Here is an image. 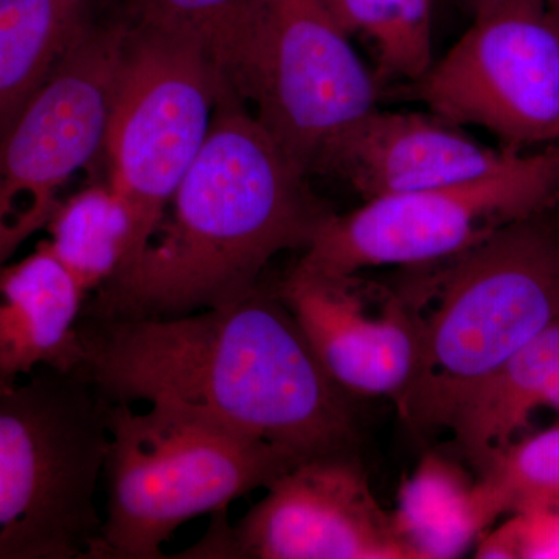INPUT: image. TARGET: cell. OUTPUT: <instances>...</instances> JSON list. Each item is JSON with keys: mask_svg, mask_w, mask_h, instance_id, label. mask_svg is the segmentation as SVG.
<instances>
[{"mask_svg": "<svg viewBox=\"0 0 559 559\" xmlns=\"http://www.w3.org/2000/svg\"><path fill=\"white\" fill-rule=\"evenodd\" d=\"M540 407L559 412V316L471 390L447 428L480 474Z\"/></svg>", "mask_w": 559, "mask_h": 559, "instance_id": "cell-15", "label": "cell"}, {"mask_svg": "<svg viewBox=\"0 0 559 559\" xmlns=\"http://www.w3.org/2000/svg\"><path fill=\"white\" fill-rule=\"evenodd\" d=\"M127 33L124 16L98 21L0 131V267L103 153Z\"/></svg>", "mask_w": 559, "mask_h": 559, "instance_id": "cell-9", "label": "cell"}, {"mask_svg": "<svg viewBox=\"0 0 559 559\" xmlns=\"http://www.w3.org/2000/svg\"><path fill=\"white\" fill-rule=\"evenodd\" d=\"M337 21L352 38L369 40L373 44L380 28L385 0H329Z\"/></svg>", "mask_w": 559, "mask_h": 559, "instance_id": "cell-23", "label": "cell"}, {"mask_svg": "<svg viewBox=\"0 0 559 559\" xmlns=\"http://www.w3.org/2000/svg\"><path fill=\"white\" fill-rule=\"evenodd\" d=\"M558 235H559V231H558Z\"/></svg>", "mask_w": 559, "mask_h": 559, "instance_id": "cell-26", "label": "cell"}, {"mask_svg": "<svg viewBox=\"0 0 559 559\" xmlns=\"http://www.w3.org/2000/svg\"><path fill=\"white\" fill-rule=\"evenodd\" d=\"M124 17L127 40L103 148L109 186L134 226V252L119 277L138 263L164 218L207 140L219 102L234 97L189 40Z\"/></svg>", "mask_w": 559, "mask_h": 559, "instance_id": "cell-7", "label": "cell"}, {"mask_svg": "<svg viewBox=\"0 0 559 559\" xmlns=\"http://www.w3.org/2000/svg\"><path fill=\"white\" fill-rule=\"evenodd\" d=\"M559 201V143L516 151L495 171L436 189L364 201L323 221L300 266L325 274L419 267L452 259Z\"/></svg>", "mask_w": 559, "mask_h": 559, "instance_id": "cell-6", "label": "cell"}, {"mask_svg": "<svg viewBox=\"0 0 559 559\" xmlns=\"http://www.w3.org/2000/svg\"><path fill=\"white\" fill-rule=\"evenodd\" d=\"M308 178L249 105L223 98L138 263L83 314L182 318L250 296L270 261L307 249L331 215Z\"/></svg>", "mask_w": 559, "mask_h": 559, "instance_id": "cell-2", "label": "cell"}, {"mask_svg": "<svg viewBox=\"0 0 559 559\" xmlns=\"http://www.w3.org/2000/svg\"><path fill=\"white\" fill-rule=\"evenodd\" d=\"M274 290L341 389L399 406L418 359L417 325L399 289L296 264Z\"/></svg>", "mask_w": 559, "mask_h": 559, "instance_id": "cell-12", "label": "cell"}, {"mask_svg": "<svg viewBox=\"0 0 559 559\" xmlns=\"http://www.w3.org/2000/svg\"><path fill=\"white\" fill-rule=\"evenodd\" d=\"M477 479L506 513L559 507V428L511 443Z\"/></svg>", "mask_w": 559, "mask_h": 559, "instance_id": "cell-20", "label": "cell"}, {"mask_svg": "<svg viewBox=\"0 0 559 559\" xmlns=\"http://www.w3.org/2000/svg\"><path fill=\"white\" fill-rule=\"evenodd\" d=\"M237 525L212 514L207 533L176 558L409 559L353 454L305 460L266 487Z\"/></svg>", "mask_w": 559, "mask_h": 559, "instance_id": "cell-10", "label": "cell"}, {"mask_svg": "<svg viewBox=\"0 0 559 559\" xmlns=\"http://www.w3.org/2000/svg\"><path fill=\"white\" fill-rule=\"evenodd\" d=\"M266 7L270 50L253 112L310 176L326 146L378 108L380 83L329 0H266Z\"/></svg>", "mask_w": 559, "mask_h": 559, "instance_id": "cell-11", "label": "cell"}, {"mask_svg": "<svg viewBox=\"0 0 559 559\" xmlns=\"http://www.w3.org/2000/svg\"><path fill=\"white\" fill-rule=\"evenodd\" d=\"M46 229L51 252L87 296L105 288L131 263L134 226L130 210L109 182L62 198Z\"/></svg>", "mask_w": 559, "mask_h": 559, "instance_id": "cell-19", "label": "cell"}, {"mask_svg": "<svg viewBox=\"0 0 559 559\" xmlns=\"http://www.w3.org/2000/svg\"><path fill=\"white\" fill-rule=\"evenodd\" d=\"M108 502L95 559H160L180 525L226 511L299 465L201 412L176 404L108 407Z\"/></svg>", "mask_w": 559, "mask_h": 559, "instance_id": "cell-4", "label": "cell"}, {"mask_svg": "<svg viewBox=\"0 0 559 559\" xmlns=\"http://www.w3.org/2000/svg\"><path fill=\"white\" fill-rule=\"evenodd\" d=\"M492 532L506 558H559V507L514 511Z\"/></svg>", "mask_w": 559, "mask_h": 559, "instance_id": "cell-22", "label": "cell"}, {"mask_svg": "<svg viewBox=\"0 0 559 559\" xmlns=\"http://www.w3.org/2000/svg\"><path fill=\"white\" fill-rule=\"evenodd\" d=\"M555 9H557L559 11V7H555Z\"/></svg>", "mask_w": 559, "mask_h": 559, "instance_id": "cell-25", "label": "cell"}, {"mask_svg": "<svg viewBox=\"0 0 559 559\" xmlns=\"http://www.w3.org/2000/svg\"><path fill=\"white\" fill-rule=\"evenodd\" d=\"M550 2H555V3H557V5H555V7H559V0H550Z\"/></svg>", "mask_w": 559, "mask_h": 559, "instance_id": "cell-24", "label": "cell"}, {"mask_svg": "<svg viewBox=\"0 0 559 559\" xmlns=\"http://www.w3.org/2000/svg\"><path fill=\"white\" fill-rule=\"evenodd\" d=\"M516 151L491 148L430 112L373 109L323 151L314 173L336 176L364 201L479 178Z\"/></svg>", "mask_w": 559, "mask_h": 559, "instance_id": "cell-13", "label": "cell"}, {"mask_svg": "<svg viewBox=\"0 0 559 559\" xmlns=\"http://www.w3.org/2000/svg\"><path fill=\"white\" fill-rule=\"evenodd\" d=\"M108 401L43 369L0 389V559H95Z\"/></svg>", "mask_w": 559, "mask_h": 559, "instance_id": "cell-5", "label": "cell"}, {"mask_svg": "<svg viewBox=\"0 0 559 559\" xmlns=\"http://www.w3.org/2000/svg\"><path fill=\"white\" fill-rule=\"evenodd\" d=\"M380 76L415 83L433 64L432 0H385L373 40Z\"/></svg>", "mask_w": 559, "mask_h": 559, "instance_id": "cell-21", "label": "cell"}, {"mask_svg": "<svg viewBox=\"0 0 559 559\" xmlns=\"http://www.w3.org/2000/svg\"><path fill=\"white\" fill-rule=\"evenodd\" d=\"M399 289L418 333L400 417L447 428L463 399L559 316V235L538 218L503 227L452 259L414 267Z\"/></svg>", "mask_w": 559, "mask_h": 559, "instance_id": "cell-3", "label": "cell"}, {"mask_svg": "<svg viewBox=\"0 0 559 559\" xmlns=\"http://www.w3.org/2000/svg\"><path fill=\"white\" fill-rule=\"evenodd\" d=\"M127 16L189 40L253 109L270 50L266 0H130Z\"/></svg>", "mask_w": 559, "mask_h": 559, "instance_id": "cell-16", "label": "cell"}, {"mask_svg": "<svg viewBox=\"0 0 559 559\" xmlns=\"http://www.w3.org/2000/svg\"><path fill=\"white\" fill-rule=\"evenodd\" d=\"M100 0H0V131L98 22Z\"/></svg>", "mask_w": 559, "mask_h": 559, "instance_id": "cell-18", "label": "cell"}, {"mask_svg": "<svg viewBox=\"0 0 559 559\" xmlns=\"http://www.w3.org/2000/svg\"><path fill=\"white\" fill-rule=\"evenodd\" d=\"M502 507L479 479L437 452H428L403 480L393 527L409 559L462 557Z\"/></svg>", "mask_w": 559, "mask_h": 559, "instance_id": "cell-17", "label": "cell"}, {"mask_svg": "<svg viewBox=\"0 0 559 559\" xmlns=\"http://www.w3.org/2000/svg\"><path fill=\"white\" fill-rule=\"evenodd\" d=\"M86 297L46 241L0 267V389L43 369H81Z\"/></svg>", "mask_w": 559, "mask_h": 559, "instance_id": "cell-14", "label": "cell"}, {"mask_svg": "<svg viewBox=\"0 0 559 559\" xmlns=\"http://www.w3.org/2000/svg\"><path fill=\"white\" fill-rule=\"evenodd\" d=\"M80 373L110 404L201 412L296 463L353 454L352 395L326 373L275 290L171 319L80 323Z\"/></svg>", "mask_w": 559, "mask_h": 559, "instance_id": "cell-1", "label": "cell"}, {"mask_svg": "<svg viewBox=\"0 0 559 559\" xmlns=\"http://www.w3.org/2000/svg\"><path fill=\"white\" fill-rule=\"evenodd\" d=\"M473 24L406 90L502 148L559 143V11L550 0H468Z\"/></svg>", "mask_w": 559, "mask_h": 559, "instance_id": "cell-8", "label": "cell"}]
</instances>
